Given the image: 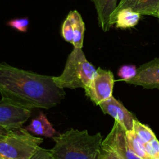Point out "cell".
<instances>
[{
  "instance_id": "obj_10",
  "label": "cell",
  "mask_w": 159,
  "mask_h": 159,
  "mask_svg": "<svg viewBox=\"0 0 159 159\" xmlns=\"http://www.w3.org/2000/svg\"><path fill=\"white\" fill-rule=\"evenodd\" d=\"M124 9H130L141 15L157 17L159 12V0H121L113 15Z\"/></svg>"
},
{
  "instance_id": "obj_13",
  "label": "cell",
  "mask_w": 159,
  "mask_h": 159,
  "mask_svg": "<svg viewBox=\"0 0 159 159\" xmlns=\"http://www.w3.org/2000/svg\"><path fill=\"white\" fill-rule=\"evenodd\" d=\"M25 129L35 135L46 137H54L56 134V130L43 112H40L39 115L36 116Z\"/></svg>"
},
{
  "instance_id": "obj_15",
  "label": "cell",
  "mask_w": 159,
  "mask_h": 159,
  "mask_svg": "<svg viewBox=\"0 0 159 159\" xmlns=\"http://www.w3.org/2000/svg\"><path fill=\"white\" fill-rule=\"evenodd\" d=\"M126 137L131 151L141 159H149L144 148V143L134 129L126 131Z\"/></svg>"
},
{
  "instance_id": "obj_25",
  "label": "cell",
  "mask_w": 159,
  "mask_h": 159,
  "mask_svg": "<svg viewBox=\"0 0 159 159\" xmlns=\"http://www.w3.org/2000/svg\"><path fill=\"white\" fill-rule=\"evenodd\" d=\"M158 17V18H159V12H158V17Z\"/></svg>"
},
{
  "instance_id": "obj_3",
  "label": "cell",
  "mask_w": 159,
  "mask_h": 159,
  "mask_svg": "<svg viewBox=\"0 0 159 159\" xmlns=\"http://www.w3.org/2000/svg\"><path fill=\"white\" fill-rule=\"evenodd\" d=\"M96 73V69L87 60L82 48H74L61 74L54 76V82L62 89H86Z\"/></svg>"
},
{
  "instance_id": "obj_17",
  "label": "cell",
  "mask_w": 159,
  "mask_h": 159,
  "mask_svg": "<svg viewBox=\"0 0 159 159\" xmlns=\"http://www.w3.org/2000/svg\"><path fill=\"white\" fill-rule=\"evenodd\" d=\"M138 72V68L134 65H124L120 68L118 70V76L121 78V80L127 81L130 80L134 77Z\"/></svg>"
},
{
  "instance_id": "obj_11",
  "label": "cell",
  "mask_w": 159,
  "mask_h": 159,
  "mask_svg": "<svg viewBox=\"0 0 159 159\" xmlns=\"http://www.w3.org/2000/svg\"><path fill=\"white\" fill-rule=\"evenodd\" d=\"M97 12L98 23L107 32L110 29V18L117 7V0H91Z\"/></svg>"
},
{
  "instance_id": "obj_14",
  "label": "cell",
  "mask_w": 159,
  "mask_h": 159,
  "mask_svg": "<svg viewBox=\"0 0 159 159\" xmlns=\"http://www.w3.org/2000/svg\"><path fill=\"white\" fill-rule=\"evenodd\" d=\"M71 21L74 31L72 45L74 48H82L83 46L84 33H85V23L81 14L77 10H72L67 16Z\"/></svg>"
},
{
  "instance_id": "obj_18",
  "label": "cell",
  "mask_w": 159,
  "mask_h": 159,
  "mask_svg": "<svg viewBox=\"0 0 159 159\" xmlns=\"http://www.w3.org/2000/svg\"><path fill=\"white\" fill-rule=\"evenodd\" d=\"M145 151L149 159H159V140L157 138L144 143Z\"/></svg>"
},
{
  "instance_id": "obj_16",
  "label": "cell",
  "mask_w": 159,
  "mask_h": 159,
  "mask_svg": "<svg viewBox=\"0 0 159 159\" xmlns=\"http://www.w3.org/2000/svg\"><path fill=\"white\" fill-rule=\"evenodd\" d=\"M133 129L136 132L137 135L141 138V140H142L144 143H148L153 139L156 138V136L154 133L152 129L147 125L142 124L137 118H135L134 121Z\"/></svg>"
},
{
  "instance_id": "obj_12",
  "label": "cell",
  "mask_w": 159,
  "mask_h": 159,
  "mask_svg": "<svg viewBox=\"0 0 159 159\" xmlns=\"http://www.w3.org/2000/svg\"><path fill=\"white\" fill-rule=\"evenodd\" d=\"M141 15L130 9H124L113 14L110 18V26L116 24L117 28L127 29L136 26Z\"/></svg>"
},
{
  "instance_id": "obj_19",
  "label": "cell",
  "mask_w": 159,
  "mask_h": 159,
  "mask_svg": "<svg viewBox=\"0 0 159 159\" xmlns=\"http://www.w3.org/2000/svg\"><path fill=\"white\" fill-rule=\"evenodd\" d=\"M62 36L66 41L72 44L73 37H74V31L71 21L68 17L62 24Z\"/></svg>"
},
{
  "instance_id": "obj_5",
  "label": "cell",
  "mask_w": 159,
  "mask_h": 159,
  "mask_svg": "<svg viewBox=\"0 0 159 159\" xmlns=\"http://www.w3.org/2000/svg\"><path fill=\"white\" fill-rule=\"evenodd\" d=\"M114 76L110 70L98 68L94 77L86 89L85 95L94 103L99 105L102 101L113 96Z\"/></svg>"
},
{
  "instance_id": "obj_6",
  "label": "cell",
  "mask_w": 159,
  "mask_h": 159,
  "mask_svg": "<svg viewBox=\"0 0 159 159\" xmlns=\"http://www.w3.org/2000/svg\"><path fill=\"white\" fill-rule=\"evenodd\" d=\"M126 129L115 121L113 128L105 140H102L101 147L116 153L123 159H141L129 147L126 137Z\"/></svg>"
},
{
  "instance_id": "obj_21",
  "label": "cell",
  "mask_w": 159,
  "mask_h": 159,
  "mask_svg": "<svg viewBox=\"0 0 159 159\" xmlns=\"http://www.w3.org/2000/svg\"><path fill=\"white\" fill-rule=\"evenodd\" d=\"M30 159H54L50 150L40 147Z\"/></svg>"
},
{
  "instance_id": "obj_8",
  "label": "cell",
  "mask_w": 159,
  "mask_h": 159,
  "mask_svg": "<svg viewBox=\"0 0 159 159\" xmlns=\"http://www.w3.org/2000/svg\"><path fill=\"white\" fill-rule=\"evenodd\" d=\"M126 83L147 89H159V59L141 65L136 76Z\"/></svg>"
},
{
  "instance_id": "obj_7",
  "label": "cell",
  "mask_w": 159,
  "mask_h": 159,
  "mask_svg": "<svg viewBox=\"0 0 159 159\" xmlns=\"http://www.w3.org/2000/svg\"><path fill=\"white\" fill-rule=\"evenodd\" d=\"M31 115L30 109L9 101H0V125L10 129L21 128Z\"/></svg>"
},
{
  "instance_id": "obj_24",
  "label": "cell",
  "mask_w": 159,
  "mask_h": 159,
  "mask_svg": "<svg viewBox=\"0 0 159 159\" xmlns=\"http://www.w3.org/2000/svg\"><path fill=\"white\" fill-rule=\"evenodd\" d=\"M0 159H7V158H6V157H2V156L0 155Z\"/></svg>"
},
{
  "instance_id": "obj_9",
  "label": "cell",
  "mask_w": 159,
  "mask_h": 159,
  "mask_svg": "<svg viewBox=\"0 0 159 159\" xmlns=\"http://www.w3.org/2000/svg\"><path fill=\"white\" fill-rule=\"evenodd\" d=\"M99 106L104 114L111 115L115 121L119 123L126 130L133 129L134 121L136 117L113 96L107 101H102Z\"/></svg>"
},
{
  "instance_id": "obj_23",
  "label": "cell",
  "mask_w": 159,
  "mask_h": 159,
  "mask_svg": "<svg viewBox=\"0 0 159 159\" xmlns=\"http://www.w3.org/2000/svg\"><path fill=\"white\" fill-rule=\"evenodd\" d=\"M10 130H11L10 129H8V128H6V127H5V126H1V125H0V140H2V138H4V137H6L8 133H9V132Z\"/></svg>"
},
{
  "instance_id": "obj_2",
  "label": "cell",
  "mask_w": 159,
  "mask_h": 159,
  "mask_svg": "<svg viewBox=\"0 0 159 159\" xmlns=\"http://www.w3.org/2000/svg\"><path fill=\"white\" fill-rule=\"evenodd\" d=\"M53 139L54 146L50 151L54 159H99L100 132L90 135L87 130L71 129Z\"/></svg>"
},
{
  "instance_id": "obj_4",
  "label": "cell",
  "mask_w": 159,
  "mask_h": 159,
  "mask_svg": "<svg viewBox=\"0 0 159 159\" xmlns=\"http://www.w3.org/2000/svg\"><path fill=\"white\" fill-rule=\"evenodd\" d=\"M43 141L25 128L11 129L0 140V155L7 159H30Z\"/></svg>"
},
{
  "instance_id": "obj_22",
  "label": "cell",
  "mask_w": 159,
  "mask_h": 159,
  "mask_svg": "<svg viewBox=\"0 0 159 159\" xmlns=\"http://www.w3.org/2000/svg\"><path fill=\"white\" fill-rule=\"evenodd\" d=\"M99 159H123V158L120 157L119 155H117L116 153L113 152V151H108V150L103 149V148L101 147Z\"/></svg>"
},
{
  "instance_id": "obj_20",
  "label": "cell",
  "mask_w": 159,
  "mask_h": 159,
  "mask_svg": "<svg viewBox=\"0 0 159 159\" xmlns=\"http://www.w3.org/2000/svg\"><path fill=\"white\" fill-rule=\"evenodd\" d=\"M8 26H11L13 29L20 32H26L28 26H29V20L28 18H19L9 20L7 23Z\"/></svg>"
},
{
  "instance_id": "obj_1",
  "label": "cell",
  "mask_w": 159,
  "mask_h": 159,
  "mask_svg": "<svg viewBox=\"0 0 159 159\" xmlns=\"http://www.w3.org/2000/svg\"><path fill=\"white\" fill-rule=\"evenodd\" d=\"M1 100L28 109L54 107L65 98L54 76H45L0 62Z\"/></svg>"
}]
</instances>
